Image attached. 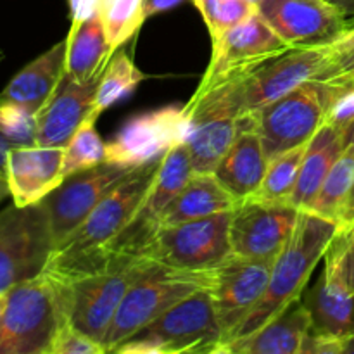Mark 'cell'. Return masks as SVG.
Listing matches in <instances>:
<instances>
[{
	"label": "cell",
	"mask_w": 354,
	"mask_h": 354,
	"mask_svg": "<svg viewBox=\"0 0 354 354\" xmlns=\"http://www.w3.org/2000/svg\"><path fill=\"white\" fill-rule=\"evenodd\" d=\"M68 320L69 287L41 270L9 290L0 320V354H48Z\"/></svg>",
	"instance_id": "3"
},
{
	"label": "cell",
	"mask_w": 354,
	"mask_h": 354,
	"mask_svg": "<svg viewBox=\"0 0 354 354\" xmlns=\"http://www.w3.org/2000/svg\"><path fill=\"white\" fill-rule=\"evenodd\" d=\"M306 145L294 147L270 159L258 192L249 199L265 201V203H290V197L299 180Z\"/></svg>",
	"instance_id": "30"
},
{
	"label": "cell",
	"mask_w": 354,
	"mask_h": 354,
	"mask_svg": "<svg viewBox=\"0 0 354 354\" xmlns=\"http://www.w3.org/2000/svg\"><path fill=\"white\" fill-rule=\"evenodd\" d=\"M185 109L166 106L128 120L116 135L106 142V161L123 168H138L161 159L169 149L185 140Z\"/></svg>",
	"instance_id": "15"
},
{
	"label": "cell",
	"mask_w": 354,
	"mask_h": 354,
	"mask_svg": "<svg viewBox=\"0 0 354 354\" xmlns=\"http://www.w3.org/2000/svg\"><path fill=\"white\" fill-rule=\"evenodd\" d=\"M144 80H147V75L137 68L133 59L127 52L118 48L100 76L92 116L99 118L104 111L116 106L120 100L130 95Z\"/></svg>",
	"instance_id": "29"
},
{
	"label": "cell",
	"mask_w": 354,
	"mask_h": 354,
	"mask_svg": "<svg viewBox=\"0 0 354 354\" xmlns=\"http://www.w3.org/2000/svg\"><path fill=\"white\" fill-rule=\"evenodd\" d=\"M268 161L252 118L225 152L213 173L223 183L225 189L242 203L258 192L265 178Z\"/></svg>",
	"instance_id": "22"
},
{
	"label": "cell",
	"mask_w": 354,
	"mask_h": 354,
	"mask_svg": "<svg viewBox=\"0 0 354 354\" xmlns=\"http://www.w3.org/2000/svg\"><path fill=\"white\" fill-rule=\"evenodd\" d=\"M7 299H9V290H7V292H0V320H2L3 311H6Z\"/></svg>",
	"instance_id": "45"
},
{
	"label": "cell",
	"mask_w": 354,
	"mask_h": 354,
	"mask_svg": "<svg viewBox=\"0 0 354 354\" xmlns=\"http://www.w3.org/2000/svg\"><path fill=\"white\" fill-rule=\"evenodd\" d=\"M335 7L342 12V16L351 23H354V0H330Z\"/></svg>",
	"instance_id": "41"
},
{
	"label": "cell",
	"mask_w": 354,
	"mask_h": 354,
	"mask_svg": "<svg viewBox=\"0 0 354 354\" xmlns=\"http://www.w3.org/2000/svg\"><path fill=\"white\" fill-rule=\"evenodd\" d=\"M299 214L290 203L242 201L232 211V252L239 258L273 263L292 237Z\"/></svg>",
	"instance_id": "13"
},
{
	"label": "cell",
	"mask_w": 354,
	"mask_h": 354,
	"mask_svg": "<svg viewBox=\"0 0 354 354\" xmlns=\"http://www.w3.org/2000/svg\"><path fill=\"white\" fill-rule=\"evenodd\" d=\"M209 30L211 41L220 38L225 31L237 26L251 16L258 7L245 0H192Z\"/></svg>",
	"instance_id": "34"
},
{
	"label": "cell",
	"mask_w": 354,
	"mask_h": 354,
	"mask_svg": "<svg viewBox=\"0 0 354 354\" xmlns=\"http://www.w3.org/2000/svg\"><path fill=\"white\" fill-rule=\"evenodd\" d=\"M48 354H106V349L68 320L59 327Z\"/></svg>",
	"instance_id": "35"
},
{
	"label": "cell",
	"mask_w": 354,
	"mask_h": 354,
	"mask_svg": "<svg viewBox=\"0 0 354 354\" xmlns=\"http://www.w3.org/2000/svg\"><path fill=\"white\" fill-rule=\"evenodd\" d=\"M324 263V275L330 289L354 296V223L337 228Z\"/></svg>",
	"instance_id": "31"
},
{
	"label": "cell",
	"mask_w": 354,
	"mask_h": 354,
	"mask_svg": "<svg viewBox=\"0 0 354 354\" xmlns=\"http://www.w3.org/2000/svg\"><path fill=\"white\" fill-rule=\"evenodd\" d=\"M258 9L290 47L335 44L351 28L330 0H265Z\"/></svg>",
	"instance_id": "18"
},
{
	"label": "cell",
	"mask_w": 354,
	"mask_h": 354,
	"mask_svg": "<svg viewBox=\"0 0 354 354\" xmlns=\"http://www.w3.org/2000/svg\"><path fill=\"white\" fill-rule=\"evenodd\" d=\"M289 48L290 45L256 9L242 23L213 40L209 66L197 90H206L230 76L249 71Z\"/></svg>",
	"instance_id": "14"
},
{
	"label": "cell",
	"mask_w": 354,
	"mask_h": 354,
	"mask_svg": "<svg viewBox=\"0 0 354 354\" xmlns=\"http://www.w3.org/2000/svg\"><path fill=\"white\" fill-rule=\"evenodd\" d=\"M232 211L161 227L138 256L169 268L211 272L234 252L230 244Z\"/></svg>",
	"instance_id": "7"
},
{
	"label": "cell",
	"mask_w": 354,
	"mask_h": 354,
	"mask_svg": "<svg viewBox=\"0 0 354 354\" xmlns=\"http://www.w3.org/2000/svg\"><path fill=\"white\" fill-rule=\"evenodd\" d=\"M54 251L50 221L44 204L0 211V292L33 279Z\"/></svg>",
	"instance_id": "9"
},
{
	"label": "cell",
	"mask_w": 354,
	"mask_h": 354,
	"mask_svg": "<svg viewBox=\"0 0 354 354\" xmlns=\"http://www.w3.org/2000/svg\"><path fill=\"white\" fill-rule=\"evenodd\" d=\"M344 354H354V332L346 337L344 342Z\"/></svg>",
	"instance_id": "43"
},
{
	"label": "cell",
	"mask_w": 354,
	"mask_h": 354,
	"mask_svg": "<svg viewBox=\"0 0 354 354\" xmlns=\"http://www.w3.org/2000/svg\"><path fill=\"white\" fill-rule=\"evenodd\" d=\"M99 82L100 78L76 82L64 73L50 99L35 114V144L66 147L83 121L92 116Z\"/></svg>",
	"instance_id": "19"
},
{
	"label": "cell",
	"mask_w": 354,
	"mask_h": 354,
	"mask_svg": "<svg viewBox=\"0 0 354 354\" xmlns=\"http://www.w3.org/2000/svg\"><path fill=\"white\" fill-rule=\"evenodd\" d=\"M353 85H354V83H353Z\"/></svg>",
	"instance_id": "48"
},
{
	"label": "cell",
	"mask_w": 354,
	"mask_h": 354,
	"mask_svg": "<svg viewBox=\"0 0 354 354\" xmlns=\"http://www.w3.org/2000/svg\"><path fill=\"white\" fill-rule=\"evenodd\" d=\"M161 159L135 168L113 192L107 194L83 223L52 251L44 272L61 282L102 272L106 251L144 201Z\"/></svg>",
	"instance_id": "1"
},
{
	"label": "cell",
	"mask_w": 354,
	"mask_h": 354,
	"mask_svg": "<svg viewBox=\"0 0 354 354\" xmlns=\"http://www.w3.org/2000/svg\"><path fill=\"white\" fill-rule=\"evenodd\" d=\"M114 52L97 14L66 35V75L76 82L100 78Z\"/></svg>",
	"instance_id": "26"
},
{
	"label": "cell",
	"mask_w": 354,
	"mask_h": 354,
	"mask_svg": "<svg viewBox=\"0 0 354 354\" xmlns=\"http://www.w3.org/2000/svg\"><path fill=\"white\" fill-rule=\"evenodd\" d=\"M332 61V44L290 47L283 54L213 86H218L234 109L245 116L280 99L308 80H317Z\"/></svg>",
	"instance_id": "4"
},
{
	"label": "cell",
	"mask_w": 354,
	"mask_h": 354,
	"mask_svg": "<svg viewBox=\"0 0 354 354\" xmlns=\"http://www.w3.org/2000/svg\"><path fill=\"white\" fill-rule=\"evenodd\" d=\"M135 168L102 162L90 169L68 175L41 204L50 221L54 249L73 234L97 204L113 192Z\"/></svg>",
	"instance_id": "16"
},
{
	"label": "cell",
	"mask_w": 354,
	"mask_h": 354,
	"mask_svg": "<svg viewBox=\"0 0 354 354\" xmlns=\"http://www.w3.org/2000/svg\"><path fill=\"white\" fill-rule=\"evenodd\" d=\"M311 330L310 311L297 299L249 337L225 346V354H301Z\"/></svg>",
	"instance_id": "23"
},
{
	"label": "cell",
	"mask_w": 354,
	"mask_h": 354,
	"mask_svg": "<svg viewBox=\"0 0 354 354\" xmlns=\"http://www.w3.org/2000/svg\"><path fill=\"white\" fill-rule=\"evenodd\" d=\"M332 47H334V57L354 54V24L335 44H332Z\"/></svg>",
	"instance_id": "38"
},
{
	"label": "cell",
	"mask_w": 354,
	"mask_h": 354,
	"mask_svg": "<svg viewBox=\"0 0 354 354\" xmlns=\"http://www.w3.org/2000/svg\"><path fill=\"white\" fill-rule=\"evenodd\" d=\"M95 118L90 116L83 121L76 130L71 140L64 147V161H62V176L90 169L106 161V142L100 138L95 128Z\"/></svg>",
	"instance_id": "33"
},
{
	"label": "cell",
	"mask_w": 354,
	"mask_h": 354,
	"mask_svg": "<svg viewBox=\"0 0 354 354\" xmlns=\"http://www.w3.org/2000/svg\"><path fill=\"white\" fill-rule=\"evenodd\" d=\"M344 342L346 337H334L310 330L303 342L301 354H344Z\"/></svg>",
	"instance_id": "36"
},
{
	"label": "cell",
	"mask_w": 354,
	"mask_h": 354,
	"mask_svg": "<svg viewBox=\"0 0 354 354\" xmlns=\"http://www.w3.org/2000/svg\"><path fill=\"white\" fill-rule=\"evenodd\" d=\"M327 86L308 80L268 106L254 111L256 130L266 158L272 159L299 145H306L327 120Z\"/></svg>",
	"instance_id": "8"
},
{
	"label": "cell",
	"mask_w": 354,
	"mask_h": 354,
	"mask_svg": "<svg viewBox=\"0 0 354 354\" xmlns=\"http://www.w3.org/2000/svg\"><path fill=\"white\" fill-rule=\"evenodd\" d=\"M239 204L214 173L194 171L178 196L162 211L159 228L234 211Z\"/></svg>",
	"instance_id": "24"
},
{
	"label": "cell",
	"mask_w": 354,
	"mask_h": 354,
	"mask_svg": "<svg viewBox=\"0 0 354 354\" xmlns=\"http://www.w3.org/2000/svg\"><path fill=\"white\" fill-rule=\"evenodd\" d=\"M245 2H249L251 6H254V7H259L263 2H265V0H245Z\"/></svg>",
	"instance_id": "46"
},
{
	"label": "cell",
	"mask_w": 354,
	"mask_h": 354,
	"mask_svg": "<svg viewBox=\"0 0 354 354\" xmlns=\"http://www.w3.org/2000/svg\"><path fill=\"white\" fill-rule=\"evenodd\" d=\"M14 147L12 142L6 137V135L0 131V175H6V162H7V154H9L10 149Z\"/></svg>",
	"instance_id": "40"
},
{
	"label": "cell",
	"mask_w": 354,
	"mask_h": 354,
	"mask_svg": "<svg viewBox=\"0 0 354 354\" xmlns=\"http://www.w3.org/2000/svg\"><path fill=\"white\" fill-rule=\"evenodd\" d=\"M183 0H144L145 6V16L151 17L156 14L166 12V10H171L173 7L180 6Z\"/></svg>",
	"instance_id": "39"
},
{
	"label": "cell",
	"mask_w": 354,
	"mask_h": 354,
	"mask_svg": "<svg viewBox=\"0 0 354 354\" xmlns=\"http://www.w3.org/2000/svg\"><path fill=\"white\" fill-rule=\"evenodd\" d=\"M337 228V225L325 218L310 211H301L292 237L273 261L265 294L230 342L249 337L286 308L301 299L318 263L324 261Z\"/></svg>",
	"instance_id": "2"
},
{
	"label": "cell",
	"mask_w": 354,
	"mask_h": 354,
	"mask_svg": "<svg viewBox=\"0 0 354 354\" xmlns=\"http://www.w3.org/2000/svg\"><path fill=\"white\" fill-rule=\"evenodd\" d=\"M3 57H6V54H3V50H0V62L3 61Z\"/></svg>",
	"instance_id": "47"
},
{
	"label": "cell",
	"mask_w": 354,
	"mask_h": 354,
	"mask_svg": "<svg viewBox=\"0 0 354 354\" xmlns=\"http://www.w3.org/2000/svg\"><path fill=\"white\" fill-rule=\"evenodd\" d=\"M7 197H10L9 183H7L6 175H0V203H2V201H6Z\"/></svg>",
	"instance_id": "42"
},
{
	"label": "cell",
	"mask_w": 354,
	"mask_h": 354,
	"mask_svg": "<svg viewBox=\"0 0 354 354\" xmlns=\"http://www.w3.org/2000/svg\"><path fill=\"white\" fill-rule=\"evenodd\" d=\"M223 334L207 289H201L173 306L140 332L118 346V354L221 353Z\"/></svg>",
	"instance_id": "6"
},
{
	"label": "cell",
	"mask_w": 354,
	"mask_h": 354,
	"mask_svg": "<svg viewBox=\"0 0 354 354\" xmlns=\"http://www.w3.org/2000/svg\"><path fill=\"white\" fill-rule=\"evenodd\" d=\"M62 161L64 147L14 145L6 162V178L12 203L19 207L40 204L64 180Z\"/></svg>",
	"instance_id": "20"
},
{
	"label": "cell",
	"mask_w": 354,
	"mask_h": 354,
	"mask_svg": "<svg viewBox=\"0 0 354 354\" xmlns=\"http://www.w3.org/2000/svg\"><path fill=\"white\" fill-rule=\"evenodd\" d=\"M344 142H346V147H348V145H354V123L348 128V130H346Z\"/></svg>",
	"instance_id": "44"
},
{
	"label": "cell",
	"mask_w": 354,
	"mask_h": 354,
	"mask_svg": "<svg viewBox=\"0 0 354 354\" xmlns=\"http://www.w3.org/2000/svg\"><path fill=\"white\" fill-rule=\"evenodd\" d=\"M310 213L339 228L354 223V145H348L325 176Z\"/></svg>",
	"instance_id": "27"
},
{
	"label": "cell",
	"mask_w": 354,
	"mask_h": 354,
	"mask_svg": "<svg viewBox=\"0 0 354 354\" xmlns=\"http://www.w3.org/2000/svg\"><path fill=\"white\" fill-rule=\"evenodd\" d=\"M66 73V38L28 62L0 92V102L37 114Z\"/></svg>",
	"instance_id": "21"
},
{
	"label": "cell",
	"mask_w": 354,
	"mask_h": 354,
	"mask_svg": "<svg viewBox=\"0 0 354 354\" xmlns=\"http://www.w3.org/2000/svg\"><path fill=\"white\" fill-rule=\"evenodd\" d=\"M71 26L69 31H75L90 17L97 16L100 10V0H68Z\"/></svg>",
	"instance_id": "37"
},
{
	"label": "cell",
	"mask_w": 354,
	"mask_h": 354,
	"mask_svg": "<svg viewBox=\"0 0 354 354\" xmlns=\"http://www.w3.org/2000/svg\"><path fill=\"white\" fill-rule=\"evenodd\" d=\"M272 265L232 254L227 261L211 270L207 292L223 334V348L265 294Z\"/></svg>",
	"instance_id": "17"
},
{
	"label": "cell",
	"mask_w": 354,
	"mask_h": 354,
	"mask_svg": "<svg viewBox=\"0 0 354 354\" xmlns=\"http://www.w3.org/2000/svg\"><path fill=\"white\" fill-rule=\"evenodd\" d=\"M194 173L192 158L185 140L173 145L161 158L154 180L138 209L127 227L111 242L106 251V265L113 266L128 258H135L158 232L162 211L178 196Z\"/></svg>",
	"instance_id": "10"
},
{
	"label": "cell",
	"mask_w": 354,
	"mask_h": 354,
	"mask_svg": "<svg viewBox=\"0 0 354 354\" xmlns=\"http://www.w3.org/2000/svg\"><path fill=\"white\" fill-rule=\"evenodd\" d=\"M301 301L310 311L313 332L342 339L354 332V296L330 289L324 272L311 289L304 290Z\"/></svg>",
	"instance_id": "28"
},
{
	"label": "cell",
	"mask_w": 354,
	"mask_h": 354,
	"mask_svg": "<svg viewBox=\"0 0 354 354\" xmlns=\"http://www.w3.org/2000/svg\"><path fill=\"white\" fill-rule=\"evenodd\" d=\"M346 149L344 131L325 121L306 145L299 180L294 189L290 204L299 211H310L322 189L325 176Z\"/></svg>",
	"instance_id": "25"
},
{
	"label": "cell",
	"mask_w": 354,
	"mask_h": 354,
	"mask_svg": "<svg viewBox=\"0 0 354 354\" xmlns=\"http://www.w3.org/2000/svg\"><path fill=\"white\" fill-rule=\"evenodd\" d=\"M151 263L135 256L102 272L68 283L62 282L69 287V322L83 334L102 344L128 289Z\"/></svg>",
	"instance_id": "11"
},
{
	"label": "cell",
	"mask_w": 354,
	"mask_h": 354,
	"mask_svg": "<svg viewBox=\"0 0 354 354\" xmlns=\"http://www.w3.org/2000/svg\"><path fill=\"white\" fill-rule=\"evenodd\" d=\"M183 109L187 116L185 144L194 171L213 173L242 128L252 120V113L241 116L216 86L197 90Z\"/></svg>",
	"instance_id": "12"
},
{
	"label": "cell",
	"mask_w": 354,
	"mask_h": 354,
	"mask_svg": "<svg viewBox=\"0 0 354 354\" xmlns=\"http://www.w3.org/2000/svg\"><path fill=\"white\" fill-rule=\"evenodd\" d=\"M99 16L114 50L130 41L147 19L144 0H100Z\"/></svg>",
	"instance_id": "32"
},
{
	"label": "cell",
	"mask_w": 354,
	"mask_h": 354,
	"mask_svg": "<svg viewBox=\"0 0 354 354\" xmlns=\"http://www.w3.org/2000/svg\"><path fill=\"white\" fill-rule=\"evenodd\" d=\"M209 282L211 272H192L151 263L128 289L118 308L102 342L106 354L113 353L118 346L133 337L185 297L201 289H207Z\"/></svg>",
	"instance_id": "5"
}]
</instances>
